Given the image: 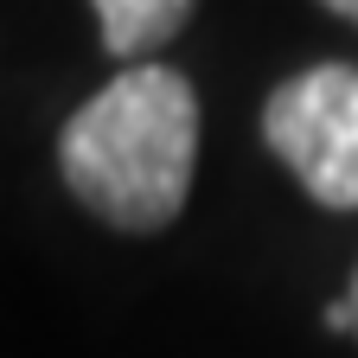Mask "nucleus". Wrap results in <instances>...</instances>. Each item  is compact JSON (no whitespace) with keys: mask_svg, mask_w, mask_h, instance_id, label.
Instances as JSON below:
<instances>
[{"mask_svg":"<svg viewBox=\"0 0 358 358\" xmlns=\"http://www.w3.org/2000/svg\"><path fill=\"white\" fill-rule=\"evenodd\" d=\"M199 173V90L173 64H122L58 128L64 192L122 237H160Z\"/></svg>","mask_w":358,"mask_h":358,"instance_id":"nucleus-1","label":"nucleus"},{"mask_svg":"<svg viewBox=\"0 0 358 358\" xmlns=\"http://www.w3.org/2000/svg\"><path fill=\"white\" fill-rule=\"evenodd\" d=\"M262 141L320 211H358V64H307L262 103Z\"/></svg>","mask_w":358,"mask_h":358,"instance_id":"nucleus-2","label":"nucleus"},{"mask_svg":"<svg viewBox=\"0 0 358 358\" xmlns=\"http://www.w3.org/2000/svg\"><path fill=\"white\" fill-rule=\"evenodd\" d=\"M96 7V32H103V52L122 64H148L166 38L186 32L199 0H90Z\"/></svg>","mask_w":358,"mask_h":358,"instance_id":"nucleus-3","label":"nucleus"},{"mask_svg":"<svg viewBox=\"0 0 358 358\" xmlns=\"http://www.w3.org/2000/svg\"><path fill=\"white\" fill-rule=\"evenodd\" d=\"M339 301H345V313H352V339H358V262H352V282H345Z\"/></svg>","mask_w":358,"mask_h":358,"instance_id":"nucleus-4","label":"nucleus"},{"mask_svg":"<svg viewBox=\"0 0 358 358\" xmlns=\"http://www.w3.org/2000/svg\"><path fill=\"white\" fill-rule=\"evenodd\" d=\"M327 333H352V313H345V301H333V307H327Z\"/></svg>","mask_w":358,"mask_h":358,"instance_id":"nucleus-5","label":"nucleus"},{"mask_svg":"<svg viewBox=\"0 0 358 358\" xmlns=\"http://www.w3.org/2000/svg\"><path fill=\"white\" fill-rule=\"evenodd\" d=\"M320 7H333L339 20H352V26H358V0H320Z\"/></svg>","mask_w":358,"mask_h":358,"instance_id":"nucleus-6","label":"nucleus"}]
</instances>
